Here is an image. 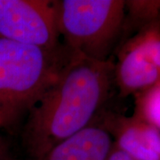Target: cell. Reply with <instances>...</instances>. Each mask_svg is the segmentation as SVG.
Segmentation results:
<instances>
[{"instance_id": "6da1fadb", "label": "cell", "mask_w": 160, "mask_h": 160, "mask_svg": "<svg viewBox=\"0 0 160 160\" xmlns=\"http://www.w3.org/2000/svg\"><path fill=\"white\" fill-rule=\"evenodd\" d=\"M113 73V61H92L73 52L24 119L22 143L29 159L38 160L96 120L109 100Z\"/></svg>"}, {"instance_id": "7a4b0ae2", "label": "cell", "mask_w": 160, "mask_h": 160, "mask_svg": "<svg viewBox=\"0 0 160 160\" xmlns=\"http://www.w3.org/2000/svg\"><path fill=\"white\" fill-rule=\"evenodd\" d=\"M73 52L0 38V131L13 132L56 80Z\"/></svg>"}, {"instance_id": "3957f363", "label": "cell", "mask_w": 160, "mask_h": 160, "mask_svg": "<svg viewBox=\"0 0 160 160\" xmlns=\"http://www.w3.org/2000/svg\"><path fill=\"white\" fill-rule=\"evenodd\" d=\"M54 4L63 46L92 61H111L122 36L126 1L54 0Z\"/></svg>"}, {"instance_id": "277c9868", "label": "cell", "mask_w": 160, "mask_h": 160, "mask_svg": "<svg viewBox=\"0 0 160 160\" xmlns=\"http://www.w3.org/2000/svg\"><path fill=\"white\" fill-rule=\"evenodd\" d=\"M118 46L113 78L120 97L136 95L159 82L160 21L144 27Z\"/></svg>"}, {"instance_id": "5b68a950", "label": "cell", "mask_w": 160, "mask_h": 160, "mask_svg": "<svg viewBox=\"0 0 160 160\" xmlns=\"http://www.w3.org/2000/svg\"><path fill=\"white\" fill-rule=\"evenodd\" d=\"M0 38L47 50L62 46L52 0H0Z\"/></svg>"}, {"instance_id": "8992f818", "label": "cell", "mask_w": 160, "mask_h": 160, "mask_svg": "<svg viewBox=\"0 0 160 160\" xmlns=\"http://www.w3.org/2000/svg\"><path fill=\"white\" fill-rule=\"evenodd\" d=\"M99 119L114 145L134 160H160V131L135 115L125 117L103 109Z\"/></svg>"}, {"instance_id": "52a82bcc", "label": "cell", "mask_w": 160, "mask_h": 160, "mask_svg": "<svg viewBox=\"0 0 160 160\" xmlns=\"http://www.w3.org/2000/svg\"><path fill=\"white\" fill-rule=\"evenodd\" d=\"M114 142L98 117L84 130L57 144L38 160H108Z\"/></svg>"}, {"instance_id": "ba28073f", "label": "cell", "mask_w": 160, "mask_h": 160, "mask_svg": "<svg viewBox=\"0 0 160 160\" xmlns=\"http://www.w3.org/2000/svg\"><path fill=\"white\" fill-rule=\"evenodd\" d=\"M158 21L160 0L126 1L125 19L119 45L144 27Z\"/></svg>"}, {"instance_id": "9c48e42d", "label": "cell", "mask_w": 160, "mask_h": 160, "mask_svg": "<svg viewBox=\"0 0 160 160\" xmlns=\"http://www.w3.org/2000/svg\"><path fill=\"white\" fill-rule=\"evenodd\" d=\"M133 115L147 121L160 131V81L135 95Z\"/></svg>"}, {"instance_id": "30bf717a", "label": "cell", "mask_w": 160, "mask_h": 160, "mask_svg": "<svg viewBox=\"0 0 160 160\" xmlns=\"http://www.w3.org/2000/svg\"><path fill=\"white\" fill-rule=\"evenodd\" d=\"M108 160H134L133 158H132L130 156L125 153L124 151H122L121 149H119L118 147H116L115 145H113V148L110 151V154Z\"/></svg>"}, {"instance_id": "8fae6325", "label": "cell", "mask_w": 160, "mask_h": 160, "mask_svg": "<svg viewBox=\"0 0 160 160\" xmlns=\"http://www.w3.org/2000/svg\"><path fill=\"white\" fill-rule=\"evenodd\" d=\"M0 160H15L12 158L6 142L0 136Z\"/></svg>"}]
</instances>
